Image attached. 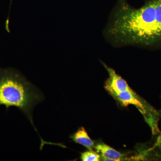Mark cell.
I'll return each instance as SVG.
<instances>
[{"mask_svg":"<svg viewBox=\"0 0 161 161\" xmlns=\"http://www.w3.org/2000/svg\"><path fill=\"white\" fill-rule=\"evenodd\" d=\"M115 48L133 46L161 50V0H146L136 8L117 0L103 31Z\"/></svg>","mask_w":161,"mask_h":161,"instance_id":"6da1fadb","label":"cell"},{"mask_svg":"<svg viewBox=\"0 0 161 161\" xmlns=\"http://www.w3.org/2000/svg\"><path fill=\"white\" fill-rule=\"evenodd\" d=\"M44 97L35 85L15 69L0 67V106L8 110L16 107L24 113L38 132L33 120L32 111Z\"/></svg>","mask_w":161,"mask_h":161,"instance_id":"7a4b0ae2","label":"cell"},{"mask_svg":"<svg viewBox=\"0 0 161 161\" xmlns=\"http://www.w3.org/2000/svg\"><path fill=\"white\" fill-rule=\"evenodd\" d=\"M113 98L122 106L126 107L129 105L135 106L143 115L147 123L151 127L153 133L159 132L157 122L161 116V112L153 108L135 92H120Z\"/></svg>","mask_w":161,"mask_h":161,"instance_id":"3957f363","label":"cell"},{"mask_svg":"<svg viewBox=\"0 0 161 161\" xmlns=\"http://www.w3.org/2000/svg\"><path fill=\"white\" fill-rule=\"evenodd\" d=\"M100 62L108 75V78L105 82V89L112 97L120 92H134L129 86L126 81L118 75L115 70L108 66L102 60H100Z\"/></svg>","mask_w":161,"mask_h":161,"instance_id":"277c9868","label":"cell"},{"mask_svg":"<svg viewBox=\"0 0 161 161\" xmlns=\"http://www.w3.org/2000/svg\"><path fill=\"white\" fill-rule=\"evenodd\" d=\"M94 149L100 154L101 160L122 161L125 160V154L115 150L103 142L95 144Z\"/></svg>","mask_w":161,"mask_h":161,"instance_id":"5b68a950","label":"cell"},{"mask_svg":"<svg viewBox=\"0 0 161 161\" xmlns=\"http://www.w3.org/2000/svg\"><path fill=\"white\" fill-rule=\"evenodd\" d=\"M70 137L75 142L82 145L88 150H93L94 148L95 142L91 138L83 127L79 128Z\"/></svg>","mask_w":161,"mask_h":161,"instance_id":"8992f818","label":"cell"},{"mask_svg":"<svg viewBox=\"0 0 161 161\" xmlns=\"http://www.w3.org/2000/svg\"><path fill=\"white\" fill-rule=\"evenodd\" d=\"M80 159L82 161H99L101 160L100 154L93 150H88L81 153Z\"/></svg>","mask_w":161,"mask_h":161,"instance_id":"52a82bcc","label":"cell"},{"mask_svg":"<svg viewBox=\"0 0 161 161\" xmlns=\"http://www.w3.org/2000/svg\"></svg>","mask_w":161,"mask_h":161,"instance_id":"ba28073f","label":"cell"}]
</instances>
